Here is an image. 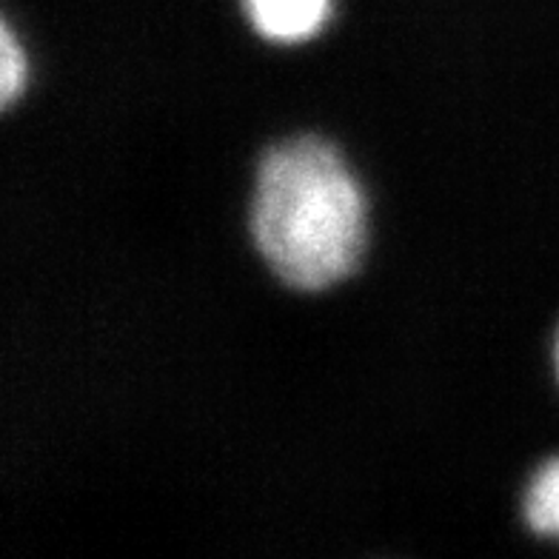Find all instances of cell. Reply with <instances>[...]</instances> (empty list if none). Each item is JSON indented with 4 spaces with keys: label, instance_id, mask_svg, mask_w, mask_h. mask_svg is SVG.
Here are the masks:
<instances>
[{
    "label": "cell",
    "instance_id": "obj_4",
    "mask_svg": "<svg viewBox=\"0 0 559 559\" xmlns=\"http://www.w3.org/2000/svg\"><path fill=\"white\" fill-rule=\"evenodd\" d=\"M23 83H26V55L15 40L12 26L3 23V32H0V97H3L7 109L23 92Z\"/></svg>",
    "mask_w": 559,
    "mask_h": 559
},
{
    "label": "cell",
    "instance_id": "obj_2",
    "mask_svg": "<svg viewBox=\"0 0 559 559\" xmlns=\"http://www.w3.org/2000/svg\"><path fill=\"white\" fill-rule=\"evenodd\" d=\"M332 0H246L254 29L274 44H300L323 29Z\"/></svg>",
    "mask_w": 559,
    "mask_h": 559
},
{
    "label": "cell",
    "instance_id": "obj_5",
    "mask_svg": "<svg viewBox=\"0 0 559 559\" xmlns=\"http://www.w3.org/2000/svg\"><path fill=\"white\" fill-rule=\"evenodd\" d=\"M557 374H559V340H557Z\"/></svg>",
    "mask_w": 559,
    "mask_h": 559
},
{
    "label": "cell",
    "instance_id": "obj_1",
    "mask_svg": "<svg viewBox=\"0 0 559 559\" xmlns=\"http://www.w3.org/2000/svg\"><path fill=\"white\" fill-rule=\"evenodd\" d=\"M251 231L286 286L320 292L357 269L366 203L343 157L320 138L269 148L258 171Z\"/></svg>",
    "mask_w": 559,
    "mask_h": 559
},
{
    "label": "cell",
    "instance_id": "obj_3",
    "mask_svg": "<svg viewBox=\"0 0 559 559\" xmlns=\"http://www.w3.org/2000/svg\"><path fill=\"white\" fill-rule=\"evenodd\" d=\"M525 514L537 534L559 537V460L543 465V472L534 477L525 500Z\"/></svg>",
    "mask_w": 559,
    "mask_h": 559
}]
</instances>
